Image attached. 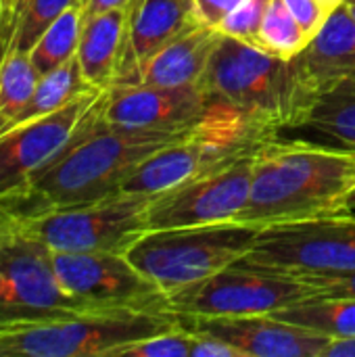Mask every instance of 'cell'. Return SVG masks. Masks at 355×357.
Masks as SVG:
<instances>
[{
  "label": "cell",
  "mask_w": 355,
  "mask_h": 357,
  "mask_svg": "<svg viewBox=\"0 0 355 357\" xmlns=\"http://www.w3.org/2000/svg\"><path fill=\"white\" fill-rule=\"evenodd\" d=\"M320 357H355V337H333Z\"/></svg>",
  "instance_id": "d6a6232c"
},
{
  "label": "cell",
  "mask_w": 355,
  "mask_h": 357,
  "mask_svg": "<svg viewBox=\"0 0 355 357\" xmlns=\"http://www.w3.org/2000/svg\"><path fill=\"white\" fill-rule=\"evenodd\" d=\"M201 21L197 0H130L126 44L115 84H138L151 56Z\"/></svg>",
  "instance_id": "2e32d148"
},
{
  "label": "cell",
  "mask_w": 355,
  "mask_h": 357,
  "mask_svg": "<svg viewBox=\"0 0 355 357\" xmlns=\"http://www.w3.org/2000/svg\"><path fill=\"white\" fill-rule=\"evenodd\" d=\"M190 345L192 335L182 324H178L169 331L151 335L138 343L121 347L115 357H190Z\"/></svg>",
  "instance_id": "484cf974"
},
{
  "label": "cell",
  "mask_w": 355,
  "mask_h": 357,
  "mask_svg": "<svg viewBox=\"0 0 355 357\" xmlns=\"http://www.w3.org/2000/svg\"><path fill=\"white\" fill-rule=\"evenodd\" d=\"M90 312L69 295L52 261V249L23 232L0 243V322Z\"/></svg>",
  "instance_id": "9c48e42d"
},
{
  "label": "cell",
  "mask_w": 355,
  "mask_h": 357,
  "mask_svg": "<svg viewBox=\"0 0 355 357\" xmlns=\"http://www.w3.org/2000/svg\"><path fill=\"white\" fill-rule=\"evenodd\" d=\"M130 0H88L84 4V19L92 17V15H98L103 10H111V8H123L128 6Z\"/></svg>",
  "instance_id": "836d02e7"
},
{
  "label": "cell",
  "mask_w": 355,
  "mask_h": 357,
  "mask_svg": "<svg viewBox=\"0 0 355 357\" xmlns=\"http://www.w3.org/2000/svg\"><path fill=\"white\" fill-rule=\"evenodd\" d=\"M211 102L226 105L268 136L291 128V67L251 42L222 36L199 82Z\"/></svg>",
  "instance_id": "5b68a950"
},
{
  "label": "cell",
  "mask_w": 355,
  "mask_h": 357,
  "mask_svg": "<svg viewBox=\"0 0 355 357\" xmlns=\"http://www.w3.org/2000/svg\"><path fill=\"white\" fill-rule=\"evenodd\" d=\"M291 128H297L310 105L335 82L355 75V19L341 2L310 44L289 61Z\"/></svg>",
  "instance_id": "5bb4252c"
},
{
  "label": "cell",
  "mask_w": 355,
  "mask_h": 357,
  "mask_svg": "<svg viewBox=\"0 0 355 357\" xmlns=\"http://www.w3.org/2000/svg\"><path fill=\"white\" fill-rule=\"evenodd\" d=\"M355 153L316 140H266L255 151L253 180L236 222L272 228L352 213Z\"/></svg>",
  "instance_id": "6da1fadb"
},
{
  "label": "cell",
  "mask_w": 355,
  "mask_h": 357,
  "mask_svg": "<svg viewBox=\"0 0 355 357\" xmlns=\"http://www.w3.org/2000/svg\"><path fill=\"white\" fill-rule=\"evenodd\" d=\"M270 2L272 0H241L220 23V31L224 36L255 44Z\"/></svg>",
  "instance_id": "4316f807"
},
{
  "label": "cell",
  "mask_w": 355,
  "mask_h": 357,
  "mask_svg": "<svg viewBox=\"0 0 355 357\" xmlns=\"http://www.w3.org/2000/svg\"><path fill=\"white\" fill-rule=\"evenodd\" d=\"M38 211L40 209L31 203L27 192L0 197V243L21 230V222L25 215Z\"/></svg>",
  "instance_id": "83f0119b"
},
{
  "label": "cell",
  "mask_w": 355,
  "mask_h": 357,
  "mask_svg": "<svg viewBox=\"0 0 355 357\" xmlns=\"http://www.w3.org/2000/svg\"><path fill=\"white\" fill-rule=\"evenodd\" d=\"M151 199L149 195H115L90 205L44 209L25 215L21 228L61 253H126L149 230L146 209Z\"/></svg>",
  "instance_id": "52a82bcc"
},
{
  "label": "cell",
  "mask_w": 355,
  "mask_h": 357,
  "mask_svg": "<svg viewBox=\"0 0 355 357\" xmlns=\"http://www.w3.org/2000/svg\"><path fill=\"white\" fill-rule=\"evenodd\" d=\"M100 102L103 94L63 151L29 180L25 192L40 211L90 205L119 195L123 180L146 157L192 132L113 128L103 121Z\"/></svg>",
  "instance_id": "7a4b0ae2"
},
{
  "label": "cell",
  "mask_w": 355,
  "mask_h": 357,
  "mask_svg": "<svg viewBox=\"0 0 355 357\" xmlns=\"http://www.w3.org/2000/svg\"><path fill=\"white\" fill-rule=\"evenodd\" d=\"M241 0H197L199 15L207 25L220 27V23L226 19V15L239 4Z\"/></svg>",
  "instance_id": "1f68e13d"
},
{
  "label": "cell",
  "mask_w": 355,
  "mask_h": 357,
  "mask_svg": "<svg viewBox=\"0 0 355 357\" xmlns=\"http://www.w3.org/2000/svg\"><path fill=\"white\" fill-rule=\"evenodd\" d=\"M100 94L103 90H88L56 113L0 134V197L25 192L36 172L73 138Z\"/></svg>",
  "instance_id": "7c38bea8"
},
{
  "label": "cell",
  "mask_w": 355,
  "mask_h": 357,
  "mask_svg": "<svg viewBox=\"0 0 355 357\" xmlns=\"http://www.w3.org/2000/svg\"><path fill=\"white\" fill-rule=\"evenodd\" d=\"M318 297H355V272L339 278H308Z\"/></svg>",
  "instance_id": "4dcf8cb0"
},
{
  "label": "cell",
  "mask_w": 355,
  "mask_h": 357,
  "mask_svg": "<svg viewBox=\"0 0 355 357\" xmlns=\"http://www.w3.org/2000/svg\"><path fill=\"white\" fill-rule=\"evenodd\" d=\"M128 27V6L103 10L84 19L77 63L92 88L107 90L115 84Z\"/></svg>",
  "instance_id": "ac0fdd59"
},
{
  "label": "cell",
  "mask_w": 355,
  "mask_h": 357,
  "mask_svg": "<svg viewBox=\"0 0 355 357\" xmlns=\"http://www.w3.org/2000/svg\"><path fill=\"white\" fill-rule=\"evenodd\" d=\"M345 2H347V4H355V0H345Z\"/></svg>",
  "instance_id": "f35d334b"
},
{
  "label": "cell",
  "mask_w": 355,
  "mask_h": 357,
  "mask_svg": "<svg viewBox=\"0 0 355 357\" xmlns=\"http://www.w3.org/2000/svg\"><path fill=\"white\" fill-rule=\"evenodd\" d=\"M310 44V36L301 29L285 0H272L259 27L255 46L280 56L295 59Z\"/></svg>",
  "instance_id": "cb8c5ba5"
},
{
  "label": "cell",
  "mask_w": 355,
  "mask_h": 357,
  "mask_svg": "<svg viewBox=\"0 0 355 357\" xmlns=\"http://www.w3.org/2000/svg\"><path fill=\"white\" fill-rule=\"evenodd\" d=\"M255 151L155 195L146 209L149 230L236 222L249 199Z\"/></svg>",
  "instance_id": "30bf717a"
},
{
  "label": "cell",
  "mask_w": 355,
  "mask_h": 357,
  "mask_svg": "<svg viewBox=\"0 0 355 357\" xmlns=\"http://www.w3.org/2000/svg\"><path fill=\"white\" fill-rule=\"evenodd\" d=\"M77 2H80V4H82V8H84V4H86L88 0H77Z\"/></svg>",
  "instance_id": "74e56055"
},
{
  "label": "cell",
  "mask_w": 355,
  "mask_h": 357,
  "mask_svg": "<svg viewBox=\"0 0 355 357\" xmlns=\"http://www.w3.org/2000/svg\"><path fill=\"white\" fill-rule=\"evenodd\" d=\"M349 209L355 213V190H354V195H352V199H349Z\"/></svg>",
  "instance_id": "d590c367"
},
{
  "label": "cell",
  "mask_w": 355,
  "mask_h": 357,
  "mask_svg": "<svg viewBox=\"0 0 355 357\" xmlns=\"http://www.w3.org/2000/svg\"><path fill=\"white\" fill-rule=\"evenodd\" d=\"M38 77L27 52L10 50L0 59V132L27 102Z\"/></svg>",
  "instance_id": "d4e9b609"
},
{
  "label": "cell",
  "mask_w": 355,
  "mask_h": 357,
  "mask_svg": "<svg viewBox=\"0 0 355 357\" xmlns=\"http://www.w3.org/2000/svg\"><path fill=\"white\" fill-rule=\"evenodd\" d=\"M209 107L201 86L115 84L103 92L100 117L113 128L184 132L201 126Z\"/></svg>",
  "instance_id": "4fadbf2b"
},
{
  "label": "cell",
  "mask_w": 355,
  "mask_h": 357,
  "mask_svg": "<svg viewBox=\"0 0 355 357\" xmlns=\"http://www.w3.org/2000/svg\"><path fill=\"white\" fill-rule=\"evenodd\" d=\"M236 266L308 278H339L355 272V213L264 228Z\"/></svg>",
  "instance_id": "8992f818"
},
{
  "label": "cell",
  "mask_w": 355,
  "mask_h": 357,
  "mask_svg": "<svg viewBox=\"0 0 355 357\" xmlns=\"http://www.w3.org/2000/svg\"><path fill=\"white\" fill-rule=\"evenodd\" d=\"M82 27H84L82 4H71L59 19H54L46 27V31L36 40V44L27 52L38 75H44L61 67L63 63L75 56Z\"/></svg>",
  "instance_id": "603a6c76"
},
{
  "label": "cell",
  "mask_w": 355,
  "mask_h": 357,
  "mask_svg": "<svg viewBox=\"0 0 355 357\" xmlns=\"http://www.w3.org/2000/svg\"><path fill=\"white\" fill-rule=\"evenodd\" d=\"M349 10H352V15H354L355 19V4H349Z\"/></svg>",
  "instance_id": "8d00e7d4"
},
{
  "label": "cell",
  "mask_w": 355,
  "mask_h": 357,
  "mask_svg": "<svg viewBox=\"0 0 355 357\" xmlns=\"http://www.w3.org/2000/svg\"><path fill=\"white\" fill-rule=\"evenodd\" d=\"M63 289L90 310L172 312L167 293L146 278L123 253L52 251Z\"/></svg>",
  "instance_id": "8fae6325"
},
{
  "label": "cell",
  "mask_w": 355,
  "mask_h": 357,
  "mask_svg": "<svg viewBox=\"0 0 355 357\" xmlns=\"http://www.w3.org/2000/svg\"><path fill=\"white\" fill-rule=\"evenodd\" d=\"M190 333L211 335L243 357H320L331 343L328 335L282 322L272 314L259 316H188L178 314Z\"/></svg>",
  "instance_id": "9a60e30c"
},
{
  "label": "cell",
  "mask_w": 355,
  "mask_h": 357,
  "mask_svg": "<svg viewBox=\"0 0 355 357\" xmlns=\"http://www.w3.org/2000/svg\"><path fill=\"white\" fill-rule=\"evenodd\" d=\"M314 297L318 293L301 278L236 264L167 295L169 310L188 316L274 314Z\"/></svg>",
  "instance_id": "ba28073f"
},
{
  "label": "cell",
  "mask_w": 355,
  "mask_h": 357,
  "mask_svg": "<svg viewBox=\"0 0 355 357\" xmlns=\"http://www.w3.org/2000/svg\"><path fill=\"white\" fill-rule=\"evenodd\" d=\"M77 0H0V59L10 52H29L46 27Z\"/></svg>",
  "instance_id": "ffe728a7"
},
{
  "label": "cell",
  "mask_w": 355,
  "mask_h": 357,
  "mask_svg": "<svg viewBox=\"0 0 355 357\" xmlns=\"http://www.w3.org/2000/svg\"><path fill=\"white\" fill-rule=\"evenodd\" d=\"M320 2H322V4H324V6H326L331 13H333V10H335V8H337L341 2H345V0H320Z\"/></svg>",
  "instance_id": "e575fe53"
},
{
  "label": "cell",
  "mask_w": 355,
  "mask_h": 357,
  "mask_svg": "<svg viewBox=\"0 0 355 357\" xmlns=\"http://www.w3.org/2000/svg\"><path fill=\"white\" fill-rule=\"evenodd\" d=\"M190 335H192L190 357H243L239 354V349H234L232 345L211 335H205V333H190Z\"/></svg>",
  "instance_id": "f546056e"
},
{
  "label": "cell",
  "mask_w": 355,
  "mask_h": 357,
  "mask_svg": "<svg viewBox=\"0 0 355 357\" xmlns=\"http://www.w3.org/2000/svg\"><path fill=\"white\" fill-rule=\"evenodd\" d=\"M88 90H98V88H92L86 82L82 67L77 63V56H73L67 63H63L61 67L38 77L31 96L21 107V111L4 126L2 132L23 126V123H29L33 119L46 117L50 113H56L59 109H63L65 105H69L71 100H75L80 94H84Z\"/></svg>",
  "instance_id": "44dd1931"
},
{
  "label": "cell",
  "mask_w": 355,
  "mask_h": 357,
  "mask_svg": "<svg viewBox=\"0 0 355 357\" xmlns=\"http://www.w3.org/2000/svg\"><path fill=\"white\" fill-rule=\"evenodd\" d=\"M262 230L241 222L146 230L123 255L169 295L236 264Z\"/></svg>",
  "instance_id": "277c9868"
},
{
  "label": "cell",
  "mask_w": 355,
  "mask_h": 357,
  "mask_svg": "<svg viewBox=\"0 0 355 357\" xmlns=\"http://www.w3.org/2000/svg\"><path fill=\"white\" fill-rule=\"evenodd\" d=\"M324 142L355 153V75L328 86L305 111L301 123Z\"/></svg>",
  "instance_id": "d6986e66"
},
{
  "label": "cell",
  "mask_w": 355,
  "mask_h": 357,
  "mask_svg": "<svg viewBox=\"0 0 355 357\" xmlns=\"http://www.w3.org/2000/svg\"><path fill=\"white\" fill-rule=\"evenodd\" d=\"M282 322H291L322 335L355 337V297H314L297 305L272 314Z\"/></svg>",
  "instance_id": "7402d4cb"
},
{
  "label": "cell",
  "mask_w": 355,
  "mask_h": 357,
  "mask_svg": "<svg viewBox=\"0 0 355 357\" xmlns=\"http://www.w3.org/2000/svg\"><path fill=\"white\" fill-rule=\"evenodd\" d=\"M222 36L220 27L207 25L205 21L197 23L151 56L140 71L138 84L163 88L199 86Z\"/></svg>",
  "instance_id": "e0dca14e"
},
{
  "label": "cell",
  "mask_w": 355,
  "mask_h": 357,
  "mask_svg": "<svg viewBox=\"0 0 355 357\" xmlns=\"http://www.w3.org/2000/svg\"><path fill=\"white\" fill-rule=\"evenodd\" d=\"M178 324V314L157 310H90L0 322V357H115L121 347Z\"/></svg>",
  "instance_id": "3957f363"
},
{
  "label": "cell",
  "mask_w": 355,
  "mask_h": 357,
  "mask_svg": "<svg viewBox=\"0 0 355 357\" xmlns=\"http://www.w3.org/2000/svg\"><path fill=\"white\" fill-rule=\"evenodd\" d=\"M301 29L310 36V40L322 29L331 10L320 0H285Z\"/></svg>",
  "instance_id": "f1b7e54d"
}]
</instances>
